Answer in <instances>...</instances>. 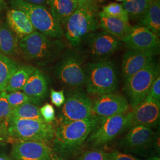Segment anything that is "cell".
I'll return each mask as SVG.
<instances>
[{
    "mask_svg": "<svg viewBox=\"0 0 160 160\" xmlns=\"http://www.w3.org/2000/svg\"><path fill=\"white\" fill-rule=\"evenodd\" d=\"M102 12L109 17L119 18L126 22H129V17L122 4L112 2L103 7Z\"/></svg>",
    "mask_w": 160,
    "mask_h": 160,
    "instance_id": "cell-29",
    "label": "cell"
},
{
    "mask_svg": "<svg viewBox=\"0 0 160 160\" xmlns=\"http://www.w3.org/2000/svg\"><path fill=\"white\" fill-rule=\"evenodd\" d=\"M84 61L83 55L77 50L66 51L56 65L58 79L71 90L81 89L86 82Z\"/></svg>",
    "mask_w": 160,
    "mask_h": 160,
    "instance_id": "cell-8",
    "label": "cell"
},
{
    "mask_svg": "<svg viewBox=\"0 0 160 160\" xmlns=\"http://www.w3.org/2000/svg\"><path fill=\"white\" fill-rule=\"evenodd\" d=\"M0 137H1L7 138L6 132L4 131V130L2 129L1 124H0Z\"/></svg>",
    "mask_w": 160,
    "mask_h": 160,
    "instance_id": "cell-41",
    "label": "cell"
},
{
    "mask_svg": "<svg viewBox=\"0 0 160 160\" xmlns=\"http://www.w3.org/2000/svg\"><path fill=\"white\" fill-rule=\"evenodd\" d=\"M128 112L111 117L99 118L97 125L88 137V142L97 147L113 141L125 129L128 128Z\"/></svg>",
    "mask_w": 160,
    "mask_h": 160,
    "instance_id": "cell-9",
    "label": "cell"
},
{
    "mask_svg": "<svg viewBox=\"0 0 160 160\" xmlns=\"http://www.w3.org/2000/svg\"><path fill=\"white\" fill-rule=\"evenodd\" d=\"M108 160H141L131 154L122 153L118 151H114L109 153Z\"/></svg>",
    "mask_w": 160,
    "mask_h": 160,
    "instance_id": "cell-35",
    "label": "cell"
},
{
    "mask_svg": "<svg viewBox=\"0 0 160 160\" xmlns=\"http://www.w3.org/2000/svg\"><path fill=\"white\" fill-rule=\"evenodd\" d=\"M109 153L100 149L87 150L76 160H108Z\"/></svg>",
    "mask_w": 160,
    "mask_h": 160,
    "instance_id": "cell-31",
    "label": "cell"
},
{
    "mask_svg": "<svg viewBox=\"0 0 160 160\" xmlns=\"http://www.w3.org/2000/svg\"><path fill=\"white\" fill-rule=\"evenodd\" d=\"M20 67L14 59L0 53V92L4 91L12 75Z\"/></svg>",
    "mask_w": 160,
    "mask_h": 160,
    "instance_id": "cell-25",
    "label": "cell"
},
{
    "mask_svg": "<svg viewBox=\"0 0 160 160\" xmlns=\"http://www.w3.org/2000/svg\"><path fill=\"white\" fill-rule=\"evenodd\" d=\"M9 2L12 8L26 14L36 31L52 39H59L63 36L62 27L46 6L30 4L23 0H10Z\"/></svg>",
    "mask_w": 160,
    "mask_h": 160,
    "instance_id": "cell-5",
    "label": "cell"
},
{
    "mask_svg": "<svg viewBox=\"0 0 160 160\" xmlns=\"http://www.w3.org/2000/svg\"><path fill=\"white\" fill-rule=\"evenodd\" d=\"M48 89L46 76L39 69L36 68L29 77L22 90L28 96L33 100L35 103H38L45 98Z\"/></svg>",
    "mask_w": 160,
    "mask_h": 160,
    "instance_id": "cell-19",
    "label": "cell"
},
{
    "mask_svg": "<svg viewBox=\"0 0 160 160\" xmlns=\"http://www.w3.org/2000/svg\"><path fill=\"white\" fill-rule=\"evenodd\" d=\"M48 5L52 14L62 27L79 6L73 0H48Z\"/></svg>",
    "mask_w": 160,
    "mask_h": 160,
    "instance_id": "cell-22",
    "label": "cell"
},
{
    "mask_svg": "<svg viewBox=\"0 0 160 160\" xmlns=\"http://www.w3.org/2000/svg\"><path fill=\"white\" fill-rule=\"evenodd\" d=\"M55 132V129L51 123L11 118L7 128V138H11L16 141H34L48 144L53 141Z\"/></svg>",
    "mask_w": 160,
    "mask_h": 160,
    "instance_id": "cell-6",
    "label": "cell"
},
{
    "mask_svg": "<svg viewBox=\"0 0 160 160\" xmlns=\"http://www.w3.org/2000/svg\"><path fill=\"white\" fill-rule=\"evenodd\" d=\"M147 160H160V158L158 157H152Z\"/></svg>",
    "mask_w": 160,
    "mask_h": 160,
    "instance_id": "cell-42",
    "label": "cell"
},
{
    "mask_svg": "<svg viewBox=\"0 0 160 160\" xmlns=\"http://www.w3.org/2000/svg\"><path fill=\"white\" fill-rule=\"evenodd\" d=\"M39 109L34 103H24L12 109L11 118L45 122L40 114Z\"/></svg>",
    "mask_w": 160,
    "mask_h": 160,
    "instance_id": "cell-26",
    "label": "cell"
},
{
    "mask_svg": "<svg viewBox=\"0 0 160 160\" xmlns=\"http://www.w3.org/2000/svg\"><path fill=\"white\" fill-rule=\"evenodd\" d=\"M122 42L128 49L152 53L156 55L160 52V37L143 26L133 27L131 33Z\"/></svg>",
    "mask_w": 160,
    "mask_h": 160,
    "instance_id": "cell-12",
    "label": "cell"
},
{
    "mask_svg": "<svg viewBox=\"0 0 160 160\" xmlns=\"http://www.w3.org/2000/svg\"><path fill=\"white\" fill-rule=\"evenodd\" d=\"M87 92L100 96L114 92L118 84L114 62L109 59L96 60L84 65Z\"/></svg>",
    "mask_w": 160,
    "mask_h": 160,
    "instance_id": "cell-3",
    "label": "cell"
},
{
    "mask_svg": "<svg viewBox=\"0 0 160 160\" xmlns=\"http://www.w3.org/2000/svg\"><path fill=\"white\" fill-rule=\"evenodd\" d=\"M150 2L151 0H125L122 5L129 18L140 20L147 11Z\"/></svg>",
    "mask_w": 160,
    "mask_h": 160,
    "instance_id": "cell-27",
    "label": "cell"
},
{
    "mask_svg": "<svg viewBox=\"0 0 160 160\" xmlns=\"http://www.w3.org/2000/svg\"><path fill=\"white\" fill-rule=\"evenodd\" d=\"M7 7L5 0H0V16L2 12L4 11Z\"/></svg>",
    "mask_w": 160,
    "mask_h": 160,
    "instance_id": "cell-38",
    "label": "cell"
},
{
    "mask_svg": "<svg viewBox=\"0 0 160 160\" xmlns=\"http://www.w3.org/2000/svg\"><path fill=\"white\" fill-rule=\"evenodd\" d=\"M7 98L12 109L26 103L36 104L33 100L20 91L10 92L7 94Z\"/></svg>",
    "mask_w": 160,
    "mask_h": 160,
    "instance_id": "cell-30",
    "label": "cell"
},
{
    "mask_svg": "<svg viewBox=\"0 0 160 160\" xmlns=\"http://www.w3.org/2000/svg\"><path fill=\"white\" fill-rule=\"evenodd\" d=\"M98 120L94 116L84 120L61 122L55 129L53 140L56 154L62 157L73 154L86 141Z\"/></svg>",
    "mask_w": 160,
    "mask_h": 160,
    "instance_id": "cell-1",
    "label": "cell"
},
{
    "mask_svg": "<svg viewBox=\"0 0 160 160\" xmlns=\"http://www.w3.org/2000/svg\"><path fill=\"white\" fill-rule=\"evenodd\" d=\"M98 24L105 32L122 41L131 33L133 29L129 22L119 18L109 17L98 12Z\"/></svg>",
    "mask_w": 160,
    "mask_h": 160,
    "instance_id": "cell-20",
    "label": "cell"
},
{
    "mask_svg": "<svg viewBox=\"0 0 160 160\" xmlns=\"http://www.w3.org/2000/svg\"><path fill=\"white\" fill-rule=\"evenodd\" d=\"M52 149L46 143L34 141H16L12 144L10 160H49Z\"/></svg>",
    "mask_w": 160,
    "mask_h": 160,
    "instance_id": "cell-14",
    "label": "cell"
},
{
    "mask_svg": "<svg viewBox=\"0 0 160 160\" xmlns=\"http://www.w3.org/2000/svg\"><path fill=\"white\" fill-rule=\"evenodd\" d=\"M94 1H95V2H103V1H104L105 0H93Z\"/></svg>",
    "mask_w": 160,
    "mask_h": 160,
    "instance_id": "cell-43",
    "label": "cell"
},
{
    "mask_svg": "<svg viewBox=\"0 0 160 160\" xmlns=\"http://www.w3.org/2000/svg\"><path fill=\"white\" fill-rule=\"evenodd\" d=\"M49 160H65L64 158L56 153L53 152Z\"/></svg>",
    "mask_w": 160,
    "mask_h": 160,
    "instance_id": "cell-39",
    "label": "cell"
},
{
    "mask_svg": "<svg viewBox=\"0 0 160 160\" xmlns=\"http://www.w3.org/2000/svg\"><path fill=\"white\" fill-rule=\"evenodd\" d=\"M128 128L135 126H143L150 128L157 125L160 116V102L147 96L137 106L128 112Z\"/></svg>",
    "mask_w": 160,
    "mask_h": 160,
    "instance_id": "cell-11",
    "label": "cell"
},
{
    "mask_svg": "<svg viewBox=\"0 0 160 160\" xmlns=\"http://www.w3.org/2000/svg\"><path fill=\"white\" fill-rule=\"evenodd\" d=\"M130 107L125 97L114 92L97 96L94 101L92 102L93 114H96V116L100 118L126 113L129 112Z\"/></svg>",
    "mask_w": 160,
    "mask_h": 160,
    "instance_id": "cell-13",
    "label": "cell"
},
{
    "mask_svg": "<svg viewBox=\"0 0 160 160\" xmlns=\"http://www.w3.org/2000/svg\"><path fill=\"white\" fill-rule=\"evenodd\" d=\"M94 116L92 100L85 92L81 89L69 92L61 109V122L84 120Z\"/></svg>",
    "mask_w": 160,
    "mask_h": 160,
    "instance_id": "cell-10",
    "label": "cell"
},
{
    "mask_svg": "<svg viewBox=\"0 0 160 160\" xmlns=\"http://www.w3.org/2000/svg\"><path fill=\"white\" fill-rule=\"evenodd\" d=\"M98 26L97 4H81L64 25L65 36L71 45L78 46Z\"/></svg>",
    "mask_w": 160,
    "mask_h": 160,
    "instance_id": "cell-4",
    "label": "cell"
},
{
    "mask_svg": "<svg viewBox=\"0 0 160 160\" xmlns=\"http://www.w3.org/2000/svg\"><path fill=\"white\" fill-rule=\"evenodd\" d=\"M0 160H10V158L7 155L0 153Z\"/></svg>",
    "mask_w": 160,
    "mask_h": 160,
    "instance_id": "cell-40",
    "label": "cell"
},
{
    "mask_svg": "<svg viewBox=\"0 0 160 160\" xmlns=\"http://www.w3.org/2000/svg\"><path fill=\"white\" fill-rule=\"evenodd\" d=\"M147 96L157 102H160V75L154 80Z\"/></svg>",
    "mask_w": 160,
    "mask_h": 160,
    "instance_id": "cell-34",
    "label": "cell"
},
{
    "mask_svg": "<svg viewBox=\"0 0 160 160\" xmlns=\"http://www.w3.org/2000/svg\"><path fill=\"white\" fill-rule=\"evenodd\" d=\"M39 110L42 118L46 123H51L55 119V109L51 104L46 103Z\"/></svg>",
    "mask_w": 160,
    "mask_h": 160,
    "instance_id": "cell-32",
    "label": "cell"
},
{
    "mask_svg": "<svg viewBox=\"0 0 160 160\" xmlns=\"http://www.w3.org/2000/svg\"><path fill=\"white\" fill-rule=\"evenodd\" d=\"M6 21L19 40L36 31L29 17L22 10L12 8L8 10L6 12Z\"/></svg>",
    "mask_w": 160,
    "mask_h": 160,
    "instance_id": "cell-18",
    "label": "cell"
},
{
    "mask_svg": "<svg viewBox=\"0 0 160 160\" xmlns=\"http://www.w3.org/2000/svg\"><path fill=\"white\" fill-rule=\"evenodd\" d=\"M77 2L79 5L81 4H96V2L94 1L93 0H73Z\"/></svg>",
    "mask_w": 160,
    "mask_h": 160,
    "instance_id": "cell-37",
    "label": "cell"
},
{
    "mask_svg": "<svg viewBox=\"0 0 160 160\" xmlns=\"http://www.w3.org/2000/svg\"><path fill=\"white\" fill-rule=\"evenodd\" d=\"M36 68L31 65H20L12 75L6 86L4 91L7 92L22 90L29 77L34 72Z\"/></svg>",
    "mask_w": 160,
    "mask_h": 160,
    "instance_id": "cell-24",
    "label": "cell"
},
{
    "mask_svg": "<svg viewBox=\"0 0 160 160\" xmlns=\"http://www.w3.org/2000/svg\"><path fill=\"white\" fill-rule=\"evenodd\" d=\"M7 94V92L6 91L0 92V124L4 131L6 132V135L12 110L8 102Z\"/></svg>",
    "mask_w": 160,
    "mask_h": 160,
    "instance_id": "cell-28",
    "label": "cell"
},
{
    "mask_svg": "<svg viewBox=\"0 0 160 160\" xmlns=\"http://www.w3.org/2000/svg\"><path fill=\"white\" fill-rule=\"evenodd\" d=\"M50 96L52 103L57 107H61L65 101V97L63 90L56 91L53 89L51 90Z\"/></svg>",
    "mask_w": 160,
    "mask_h": 160,
    "instance_id": "cell-33",
    "label": "cell"
},
{
    "mask_svg": "<svg viewBox=\"0 0 160 160\" xmlns=\"http://www.w3.org/2000/svg\"><path fill=\"white\" fill-rule=\"evenodd\" d=\"M116 1H124L125 0H116Z\"/></svg>",
    "mask_w": 160,
    "mask_h": 160,
    "instance_id": "cell-44",
    "label": "cell"
},
{
    "mask_svg": "<svg viewBox=\"0 0 160 160\" xmlns=\"http://www.w3.org/2000/svg\"><path fill=\"white\" fill-rule=\"evenodd\" d=\"M64 45L59 39H52L34 31L19 40L18 54L24 59L38 65H45L59 57Z\"/></svg>",
    "mask_w": 160,
    "mask_h": 160,
    "instance_id": "cell-2",
    "label": "cell"
},
{
    "mask_svg": "<svg viewBox=\"0 0 160 160\" xmlns=\"http://www.w3.org/2000/svg\"><path fill=\"white\" fill-rule=\"evenodd\" d=\"M119 142L121 148L128 151L141 152L148 148L154 142L152 129L143 126H133Z\"/></svg>",
    "mask_w": 160,
    "mask_h": 160,
    "instance_id": "cell-15",
    "label": "cell"
},
{
    "mask_svg": "<svg viewBox=\"0 0 160 160\" xmlns=\"http://www.w3.org/2000/svg\"><path fill=\"white\" fill-rule=\"evenodd\" d=\"M155 55L152 53L128 49L123 56L122 63V74L124 83L152 61Z\"/></svg>",
    "mask_w": 160,
    "mask_h": 160,
    "instance_id": "cell-17",
    "label": "cell"
},
{
    "mask_svg": "<svg viewBox=\"0 0 160 160\" xmlns=\"http://www.w3.org/2000/svg\"><path fill=\"white\" fill-rule=\"evenodd\" d=\"M19 40L10 28L6 20L0 16V53L8 57L18 54Z\"/></svg>",
    "mask_w": 160,
    "mask_h": 160,
    "instance_id": "cell-21",
    "label": "cell"
},
{
    "mask_svg": "<svg viewBox=\"0 0 160 160\" xmlns=\"http://www.w3.org/2000/svg\"><path fill=\"white\" fill-rule=\"evenodd\" d=\"M23 1L30 4L44 6L48 5V0H23Z\"/></svg>",
    "mask_w": 160,
    "mask_h": 160,
    "instance_id": "cell-36",
    "label": "cell"
},
{
    "mask_svg": "<svg viewBox=\"0 0 160 160\" xmlns=\"http://www.w3.org/2000/svg\"><path fill=\"white\" fill-rule=\"evenodd\" d=\"M142 26L160 36V0H151L148 7L140 20Z\"/></svg>",
    "mask_w": 160,
    "mask_h": 160,
    "instance_id": "cell-23",
    "label": "cell"
},
{
    "mask_svg": "<svg viewBox=\"0 0 160 160\" xmlns=\"http://www.w3.org/2000/svg\"><path fill=\"white\" fill-rule=\"evenodd\" d=\"M159 75V64L153 59L125 82L124 90L132 109L145 100L154 80Z\"/></svg>",
    "mask_w": 160,
    "mask_h": 160,
    "instance_id": "cell-7",
    "label": "cell"
},
{
    "mask_svg": "<svg viewBox=\"0 0 160 160\" xmlns=\"http://www.w3.org/2000/svg\"><path fill=\"white\" fill-rule=\"evenodd\" d=\"M121 41L104 32L91 36L89 48L92 57L96 60L108 59L119 48Z\"/></svg>",
    "mask_w": 160,
    "mask_h": 160,
    "instance_id": "cell-16",
    "label": "cell"
}]
</instances>
